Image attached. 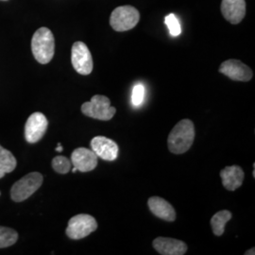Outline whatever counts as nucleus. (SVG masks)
<instances>
[{
	"label": "nucleus",
	"instance_id": "aec40b11",
	"mask_svg": "<svg viewBox=\"0 0 255 255\" xmlns=\"http://www.w3.org/2000/svg\"><path fill=\"white\" fill-rule=\"evenodd\" d=\"M164 22H165V25L168 27L169 33H170L172 36H179V35L181 34V32H182V27H181L179 20L176 17L175 14L170 13V14L166 15L165 18H164Z\"/></svg>",
	"mask_w": 255,
	"mask_h": 255
},
{
	"label": "nucleus",
	"instance_id": "a878e982",
	"mask_svg": "<svg viewBox=\"0 0 255 255\" xmlns=\"http://www.w3.org/2000/svg\"><path fill=\"white\" fill-rule=\"evenodd\" d=\"M0 195H1V192H0Z\"/></svg>",
	"mask_w": 255,
	"mask_h": 255
},
{
	"label": "nucleus",
	"instance_id": "39448f33",
	"mask_svg": "<svg viewBox=\"0 0 255 255\" xmlns=\"http://www.w3.org/2000/svg\"><path fill=\"white\" fill-rule=\"evenodd\" d=\"M140 13L132 6H121L114 9L111 14L110 24L116 31H127L136 26Z\"/></svg>",
	"mask_w": 255,
	"mask_h": 255
},
{
	"label": "nucleus",
	"instance_id": "b1692460",
	"mask_svg": "<svg viewBox=\"0 0 255 255\" xmlns=\"http://www.w3.org/2000/svg\"><path fill=\"white\" fill-rule=\"evenodd\" d=\"M71 170H72V172H73V173H75V172H76V171H78V170H77V168H76V167H73V168H72V169H71Z\"/></svg>",
	"mask_w": 255,
	"mask_h": 255
},
{
	"label": "nucleus",
	"instance_id": "a211bd4d",
	"mask_svg": "<svg viewBox=\"0 0 255 255\" xmlns=\"http://www.w3.org/2000/svg\"><path fill=\"white\" fill-rule=\"evenodd\" d=\"M18 239V234L13 229L0 226V249L12 246Z\"/></svg>",
	"mask_w": 255,
	"mask_h": 255
},
{
	"label": "nucleus",
	"instance_id": "2eb2a0df",
	"mask_svg": "<svg viewBox=\"0 0 255 255\" xmlns=\"http://www.w3.org/2000/svg\"><path fill=\"white\" fill-rule=\"evenodd\" d=\"M149 210L159 219L172 222L176 219V212L172 205L160 197H151L147 201Z\"/></svg>",
	"mask_w": 255,
	"mask_h": 255
},
{
	"label": "nucleus",
	"instance_id": "9b49d317",
	"mask_svg": "<svg viewBox=\"0 0 255 255\" xmlns=\"http://www.w3.org/2000/svg\"><path fill=\"white\" fill-rule=\"evenodd\" d=\"M98 156L86 147H78L71 155V163L77 170L81 172H89L98 165Z\"/></svg>",
	"mask_w": 255,
	"mask_h": 255
},
{
	"label": "nucleus",
	"instance_id": "9d476101",
	"mask_svg": "<svg viewBox=\"0 0 255 255\" xmlns=\"http://www.w3.org/2000/svg\"><path fill=\"white\" fill-rule=\"evenodd\" d=\"M91 148L98 157L109 162L115 161L119 155L118 144L107 137H94L91 141Z\"/></svg>",
	"mask_w": 255,
	"mask_h": 255
},
{
	"label": "nucleus",
	"instance_id": "4be33fe9",
	"mask_svg": "<svg viewBox=\"0 0 255 255\" xmlns=\"http://www.w3.org/2000/svg\"><path fill=\"white\" fill-rule=\"evenodd\" d=\"M63 150H64V147H63L61 143H59L58 146L56 147V151H63Z\"/></svg>",
	"mask_w": 255,
	"mask_h": 255
},
{
	"label": "nucleus",
	"instance_id": "ddd939ff",
	"mask_svg": "<svg viewBox=\"0 0 255 255\" xmlns=\"http://www.w3.org/2000/svg\"><path fill=\"white\" fill-rule=\"evenodd\" d=\"M152 245L162 255H183L187 252V246L184 242L169 237H158Z\"/></svg>",
	"mask_w": 255,
	"mask_h": 255
},
{
	"label": "nucleus",
	"instance_id": "423d86ee",
	"mask_svg": "<svg viewBox=\"0 0 255 255\" xmlns=\"http://www.w3.org/2000/svg\"><path fill=\"white\" fill-rule=\"evenodd\" d=\"M97 229L98 222L95 218H93L90 215L80 214L68 221L66 236L74 240H79L88 237Z\"/></svg>",
	"mask_w": 255,
	"mask_h": 255
},
{
	"label": "nucleus",
	"instance_id": "4468645a",
	"mask_svg": "<svg viewBox=\"0 0 255 255\" xmlns=\"http://www.w3.org/2000/svg\"><path fill=\"white\" fill-rule=\"evenodd\" d=\"M223 186L229 191H235L239 188L245 179L243 169L239 165L226 166L220 171Z\"/></svg>",
	"mask_w": 255,
	"mask_h": 255
},
{
	"label": "nucleus",
	"instance_id": "dca6fc26",
	"mask_svg": "<svg viewBox=\"0 0 255 255\" xmlns=\"http://www.w3.org/2000/svg\"><path fill=\"white\" fill-rule=\"evenodd\" d=\"M17 165V162L13 154L3 146H0V179L4 175L12 172Z\"/></svg>",
	"mask_w": 255,
	"mask_h": 255
},
{
	"label": "nucleus",
	"instance_id": "6e6552de",
	"mask_svg": "<svg viewBox=\"0 0 255 255\" xmlns=\"http://www.w3.org/2000/svg\"><path fill=\"white\" fill-rule=\"evenodd\" d=\"M48 121L42 113H34L29 116L25 125V138L30 144H35L46 134Z\"/></svg>",
	"mask_w": 255,
	"mask_h": 255
},
{
	"label": "nucleus",
	"instance_id": "393cba45",
	"mask_svg": "<svg viewBox=\"0 0 255 255\" xmlns=\"http://www.w3.org/2000/svg\"><path fill=\"white\" fill-rule=\"evenodd\" d=\"M254 167H255V164H254ZM253 175H254V178H255V169L254 168V172H253Z\"/></svg>",
	"mask_w": 255,
	"mask_h": 255
},
{
	"label": "nucleus",
	"instance_id": "f03ea898",
	"mask_svg": "<svg viewBox=\"0 0 255 255\" xmlns=\"http://www.w3.org/2000/svg\"><path fill=\"white\" fill-rule=\"evenodd\" d=\"M31 50L38 63L48 64L55 52L54 36L47 27L37 29L31 40Z\"/></svg>",
	"mask_w": 255,
	"mask_h": 255
},
{
	"label": "nucleus",
	"instance_id": "20e7f679",
	"mask_svg": "<svg viewBox=\"0 0 255 255\" xmlns=\"http://www.w3.org/2000/svg\"><path fill=\"white\" fill-rule=\"evenodd\" d=\"M43 181V175L38 172H31L24 176L11 187L10 197L12 201L15 202L26 201L41 187Z\"/></svg>",
	"mask_w": 255,
	"mask_h": 255
},
{
	"label": "nucleus",
	"instance_id": "6ab92c4d",
	"mask_svg": "<svg viewBox=\"0 0 255 255\" xmlns=\"http://www.w3.org/2000/svg\"><path fill=\"white\" fill-rule=\"evenodd\" d=\"M71 161L64 156H56L52 160V167L57 173H68L71 170Z\"/></svg>",
	"mask_w": 255,
	"mask_h": 255
},
{
	"label": "nucleus",
	"instance_id": "0eeeda50",
	"mask_svg": "<svg viewBox=\"0 0 255 255\" xmlns=\"http://www.w3.org/2000/svg\"><path fill=\"white\" fill-rule=\"evenodd\" d=\"M71 62L74 69L81 75H89L93 70V58L87 46L82 42H76L72 46Z\"/></svg>",
	"mask_w": 255,
	"mask_h": 255
},
{
	"label": "nucleus",
	"instance_id": "f3484780",
	"mask_svg": "<svg viewBox=\"0 0 255 255\" xmlns=\"http://www.w3.org/2000/svg\"><path fill=\"white\" fill-rule=\"evenodd\" d=\"M232 219V213L227 210L219 211L211 219V226L213 233L217 237H221L224 234L225 225Z\"/></svg>",
	"mask_w": 255,
	"mask_h": 255
},
{
	"label": "nucleus",
	"instance_id": "f257e3e1",
	"mask_svg": "<svg viewBox=\"0 0 255 255\" xmlns=\"http://www.w3.org/2000/svg\"><path fill=\"white\" fill-rule=\"evenodd\" d=\"M195 127L191 120L182 119L175 125L167 138L168 149L174 154L186 152L194 142Z\"/></svg>",
	"mask_w": 255,
	"mask_h": 255
},
{
	"label": "nucleus",
	"instance_id": "bb28decb",
	"mask_svg": "<svg viewBox=\"0 0 255 255\" xmlns=\"http://www.w3.org/2000/svg\"><path fill=\"white\" fill-rule=\"evenodd\" d=\"M3 1H6V0H3Z\"/></svg>",
	"mask_w": 255,
	"mask_h": 255
},
{
	"label": "nucleus",
	"instance_id": "1a4fd4ad",
	"mask_svg": "<svg viewBox=\"0 0 255 255\" xmlns=\"http://www.w3.org/2000/svg\"><path fill=\"white\" fill-rule=\"evenodd\" d=\"M219 72L237 82H249L253 79L254 75L248 65L238 60L225 61L220 65Z\"/></svg>",
	"mask_w": 255,
	"mask_h": 255
},
{
	"label": "nucleus",
	"instance_id": "f8f14e48",
	"mask_svg": "<svg viewBox=\"0 0 255 255\" xmlns=\"http://www.w3.org/2000/svg\"><path fill=\"white\" fill-rule=\"evenodd\" d=\"M221 12L230 23L239 24L246 14L245 0H222Z\"/></svg>",
	"mask_w": 255,
	"mask_h": 255
},
{
	"label": "nucleus",
	"instance_id": "412c9836",
	"mask_svg": "<svg viewBox=\"0 0 255 255\" xmlns=\"http://www.w3.org/2000/svg\"><path fill=\"white\" fill-rule=\"evenodd\" d=\"M145 98V87L142 84H136L131 94V103L134 106H140Z\"/></svg>",
	"mask_w": 255,
	"mask_h": 255
},
{
	"label": "nucleus",
	"instance_id": "5701e85b",
	"mask_svg": "<svg viewBox=\"0 0 255 255\" xmlns=\"http://www.w3.org/2000/svg\"><path fill=\"white\" fill-rule=\"evenodd\" d=\"M255 248H253V249H252V250H250V251H248V252H247V253H245V255H255Z\"/></svg>",
	"mask_w": 255,
	"mask_h": 255
},
{
	"label": "nucleus",
	"instance_id": "7ed1b4c3",
	"mask_svg": "<svg viewBox=\"0 0 255 255\" xmlns=\"http://www.w3.org/2000/svg\"><path fill=\"white\" fill-rule=\"evenodd\" d=\"M82 112L88 118L108 121L114 118L117 109L111 106V101L107 97L97 95L92 98L91 101L82 104Z\"/></svg>",
	"mask_w": 255,
	"mask_h": 255
}]
</instances>
